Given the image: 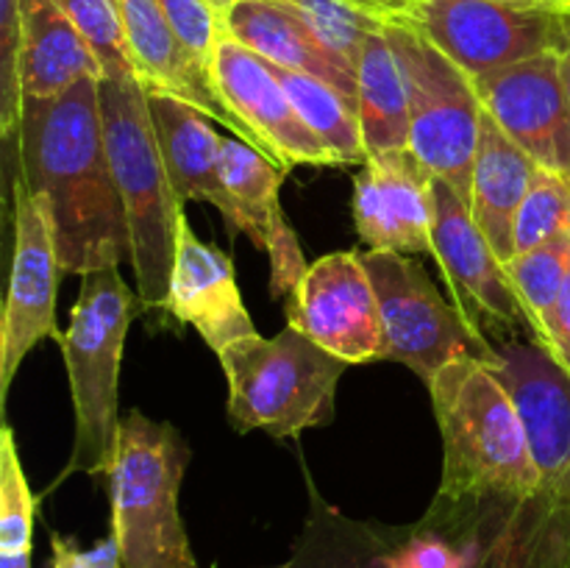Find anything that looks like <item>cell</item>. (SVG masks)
<instances>
[{
    "instance_id": "obj_5",
    "label": "cell",
    "mask_w": 570,
    "mask_h": 568,
    "mask_svg": "<svg viewBox=\"0 0 570 568\" xmlns=\"http://www.w3.org/2000/svg\"><path fill=\"white\" fill-rule=\"evenodd\" d=\"M137 301L139 295H134L120 276V267H104L81 276V293L61 340L76 410V440L70 460L53 484L72 473L109 477L120 429L117 379L128 326L137 315Z\"/></svg>"
},
{
    "instance_id": "obj_35",
    "label": "cell",
    "mask_w": 570,
    "mask_h": 568,
    "mask_svg": "<svg viewBox=\"0 0 570 568\" xmlns=\"http://www.w3.org/2000/svg\"><path fill=\"white\" fill-rule=\"evenodd\" d=\"M262 251L271 259V293L276 298H289L298 290L301 278L306 276L309 265H306L304 251H301L298 234L287 223L284 212H278L273 217L271 228H267L265 248Z\"/></svg>"
},
{
    "instance_id": "obj_26",
    "label": "cell",
    "mask_w": 570,
    "mask_h": 568,
    "mask_svg": "<svg viewBox=\"0 0 570 568\" xmlns=\"http://www.w3.org/2000/svg\"><path fill=\"white\" fill-rule=\"evenodd\" d=\"M271 67L282 81L284 92L293 100L301 120L323 139L337 165H365L367 150L365 139H362L360 109H356L354 100H348L340 89L321 81V78L287 70V67Z\"/></svg>"
},
{
    "instance_id": "obj_20",
    "label": "cell",
    "mask_w": 570,
    "mask_h": 568,
    "mask_svg": "<svg viewBox=\"0 0 570 568\" xmlns=\"http://www.w3.org/2000/svg\"><path fill=\"white\" fill-rule=\"evenodd\" d=\"M120 9L122 28H126L128 48H131L134 70L148 92H167L187 100L195 109L204 111L223 128L237 134L256 150L267 156L265 145L254 131L228 109L226 100L217 95L215 81L206 76L204 67L184 50L178 37L173 33L159 0H115ZM271 159V156H267Z\"/></svg>"
},
{
    "instance_id": "obj_14",
    "label": "cell",
    "mask_w": 570,
    "mask_h": 568,
    "mask_svg": "<svg viewBox=\"0 0 570 568\" xmlns=\"http://www.w3.org/2000/svg\"><path fill=\"white\" fill-rule=\"evenodd\" d=\"M432 256L473 326L482 329V321H488L499 332L512 334L529 329L507 265L476 226L465 200L443 178H432Z\"/></svg>"
},
{
    "instance_id": "obj_28",
    "label": "cell",
    "mask_w": 570,
    "mask_h": 568,
    "mask_svg": "<svg viewBox=\"0 0 570 568\" xmlns=\"http://www.w3.org/2000/svg\"><path fill=\"white\" fill-rule=\"evenodd\" d=\"M570 265V237L554 239L549 245L529 251L507 262V273L512 278L518 301L527 312L529 329L534 343L549 351L551 321H554L557 301H560L562 284H566Z\"/></svg>"
},
{
    "instance_id": "obj_11",
    "label": "cell",
    "mask_w": 570,
    "mask_h": 568,
    "mask_svg": "<svg viewBox=\"0 0 570 568\" xmlns=\"http://www.w3.org/2000/svg\"><path fill=\"white\" fill-rule=\"evenodd\" d=\"M59 254L53 243L50 212L39 195L14 182V251H11L9 295L0 323V399H6L17 368L45 337L65 340L56 326Z\"/></svg>"
},
{
    "instance_id": "obj_30",
    "label": "cell",
    "mask_w": 570,
    "mask_h": 568,
    "mask_svg": "<svg viewBox=\"0 0 570 568\" xmlns=\"http://www.w3.org/2000/svg\"><path fill=\"white\" fill-rule=\"evenodd\" d=\"M293 9L326 48L356 70L365 39L384 26V17L360 9L351 0H276Z\"/></svg>"
},
{
    "instance_id": "obj_8",
    "label": "cell",
    "mask_w": 570,
    "mask_h": 568,
    "mask_svg": "<svg viewBox=\"0 0 570 568\" xmlns=\"http://www.w3.org/2000/svg\"><path fill=\"white\" fill-rule=\"evenodd\" d=\"M384 31L410 98V150L468 204L482 128V100L473 78L404 17L384 20Z\"/></svg>"
},
{
    "instance_id": "obj_17",
    "label": "cell",
    "mask_w": 570,
    "mask_h": 568,
    "mask_svg": "<svg viewBox=\"0 0 570 568\" xmlns=\"http://www.w3.org/2000/svg\"><path fill=\"white\" fill-rule=\"evenodd\" d=\"M432 173L406 150L367 156L354 176V226L373 251L432 254Z\"/></svg>"
},
{
    "instance_id": "obj_37",
    "label": "cell",
    "mask_w": 570,
    "mask_h": 568,
    "mask_svg": "<svg viewBox=\"0 0 570 568\" xmlns=\"http://www.w3.org/2000/svg\"><path fill=\"white\" fill-rule=\"evenodd\" d=\"M549 354L570 373V265H568L566 284H562L560 301H557L554 321H551Z\"/></svg>"
},
{
    "instance_id": "obj_42",
    "label": "cell",
    "mask_w": 570,
    "mask_h": 568,
    "mask_svg": "<svg viewBox=\"0 0 570 568\" xmlns=\"http://www.w3.org/2000/svg\"><path fill=\"white\" fill-rule=\"evenodd\" d=\"M412 3V0H410ZM523 3H560V0H523Z\"/></svg>"
},
{
    "instance_id": "obj_27",
    "label": "cell",
    "mask_w": 570,
    "mask_h": 568,
    "mask_svg": "<svg viewBox=\"0 0 570 568\" xmlns=\"http://www.w3.org/2000/svg\"><path fill=\"white\" fill-rule=\"evenodd\" d=\"M220 176L228 195L237 204L239 232H245L259 248H265L273 217L284 212L278 204V189H282L287 170L267 159L245 139L226 137L220 154Z\"/></svg>"
},
{
    "instance_id": "obj_38",
    "label": "cell",
    "mask_w": 570,
    "mask_h": 568,
    "mask_svg": "<svg viewBox=\"0 0 570 568\" xmlns=\"http://www.w3.org/2000/svg\"><path fill=\"white\" fill-rule=\"evenodd\" d=\"M354 6H360V9L371 11V14H379L384 17V20H390V17L401 14V11L410 6V0H351Z\"/></svg>"
},
{
    "instance_id": "obj_25",
    "label": "cell",
    "mask_w": 570,
    "mask_h": 568,
    "mask_svg": "<svg viewBox=\"0 0 570 568\" xmlns=\"http://www.w3.org/2000/svg\"><path fill=\"white\" fill-rule=\"evenodd\" d=\"M356 109L367 156L410 148V98L384 26L365 39L356 61Z\"/></svg>"
},
{
    "instance_id": "obj_40",
    "label": "cell",
    "mask_w": 570,
    "mask_h": 568,
    "mask_svg": "<svg viewBox=\"0 0 570 568\" xmlns=\"http://www.w3.org/2000/svg\"><path fill=\"white\" fill-rule=\"evenodd\" d=\"M566 76H568V92H570V50L566 53Z\"/></svg>"
},
{
    "instance_id": "obj_6",
    "label": "cell",
    "mask_w": 570,
    "mask_h": 568,
    "mask_svg": "<svg viewBox=\"0 0 570 568\" xmlns=\"http://www.w3.org/2000/svg\"><path fill=\"white\" fill-rule=\"evenodd\" d=\"M217 360L228 382V423L278 440L334 421L337 384L351 365L293 326L271 340H237Z\"/></svg>"
},
{
    "instance_id": "obj_2",
    "label": "cell",
    "mask_w": 570,
    "mask_h": 568,
    "mask_svg": "<svg viewBox=\"0 0 570 568\" xmlns=\"http://www.w3.org/2000/svg\"><path fill=\"white\" fill-rule=\"evenodd\" d=\"M100 120L117 189L122 195L131 239L134 282L145 310H167L178 223L184 200L178 198L161 159L159 137L148 109V89L139 78H100Z\"/></svg>"
},
{
    "instance_id": "obj_23",
    "label": "cell",
    "mask_w": 570,
    "mask_h": 568,
    "mask_svg": "<svg viewBox=\"0 0 570 568\" xmlns=\"http://www.w3.org/2000/svg\"><path fill=\"white\" fill-rule=\"evenodd\" d=\"M534 170H538V161L521 145L512 143L504 128L482 109L468 209L504 265L515 256L512 232H515L518 209L527 198Z\"/></svg>"
},
{
    "instance_id": "obj_3",
    "label": "cell",
    "mask_w": 570,
    "mask_h": 568,
    "mask_svg": "<svg viewBox=\"0 0 570 568\" xmlns=\"http://www.w3.org/2000/svg\"><path fill=\"white\" fill-rule=\"evenodd\" d=\"M429 393L443 438L438 493H527L543 482L521 415L488 362H449L429 382Z\"/></svg>"
},
{
    "instance_id": "obj_32",
    "label": "cell",
    "mask_w": 570,
    "mask_h": 568,
    "mask_svg": "<svg viewBox=\"0 0 570 568\" xmlns=\"http://www.w3.org/2000/svg\"><path fill=\"white\" fill-rule=\"evenodd\" d=\"M39 499L28 488L11 427L0 432V546H31Z\"/></svg>"
},
{
    "instance_id": "obj_16",
    "label": "cell",
    "mask_w": 570,
    "mask_h": 568,
    "mask_svg": "<svg viewBox=\"0 0 570 568\" xmlns=\"http://www.w3.org/2000/svg\"><path fill=\"white\" fill-rule=\"evenodd\" d=\"M212 78L228 109L259 137L267 156L284 170L289 173L298 165H337L323 139L301 120L271 61L228 33L217 45Z\"/></svg>"
},
{
    "instance_id": "obj_41",
    "label": "cell",
    "mask_w": 570,
    "mask_h": 568,
    "mask_svg": "<svg viewBox=\"0 0 570 568\" xmlns=\"http://www.w3.org/2000/svg\"><path fill=\"white\" fill-rule=\"evenodd\" d=\"M212 3H217L223 9V14H226V9H228V3H232V0H212Z\"/></svg>"
},
{
    "instance_id": "obj_36",
    "label": "cell",
    "mask_w": 570,
    "mask_h": 568,
    "mask_svg": "<svg viewBox=\"0 0 570 568\" xmlns=\"http://www.w3.org/2000/svg\"><path fill=\"white\" fill-rule=\"evenodd\" d=\"M48 568H122L120 543L115 535H106L89 549H81L76 538L50 532V566Z\"/></svg>"
},
{
    "instance_id": "obj_13",
    "label": "cell",
    "mask_w": 570,
    "mask_h": 568,
    "mask_svg": "<svg viewBox=\"0 0 570 568\" xmlns=\"http://www.w3.org/2000/svg\"><path fill=\"white\" fill-rule=\"evenodd\" d=\"M482 109L538 167L570 184V92L566 53H543L473 78Z\"/></svg>"
},
{
    "instance_id": "obj_15",
    "label": "cell",
    "mask_w": 570,
    "mask_h": 568,
    "mask_svg": "<svg viewBox=\"0 0 570 568\" xmlns=\"http://www.w3.org/2000/svg\"><path fill=\"white\" fill-rule=\"evenodd\" d=\"M309 510L287 560L262 568H454L443 546L417 529L356 521L323 499L306 473Z\"/></svg>"
},
{
    "instance_id": "obj_39",
    "label": "cell",
    "mask_w": 570,
    "mask_h": 568,
    "mask_svg": "<svg viewBox=\"0 0 570 568\" xmlns=\"http://www.w3.org/2000/svg\"><path fill=\"white\" fill-rule=\"evenodd\" d=\"M0 568H31V546H0Z\"/></svg>"
},
{
    "instance_id": "obj_12",
    "label": "cell",
    "mask_w": 570,
    "mask_h": 568,
    "mask_svg": "<svg viewBox=\"0 0 570 568\" xmlns=\"http://www.w3.org/2000/svg\"><path fill=\"white\" fill-rule=\"evenodd\" d=\"M284 317L351 365L379 360L382 312L360 251H334L312 262L298 290L284 298Z\"/></svg>"
},
{
    "instance_id": "obj_24",
    "label": "cell",
    "mask_w": 570,
    "mask_h": 568,
    "mask_svg": "<svg viewBox=\"0 0 570 568\" xmlns=\"http://www.w3.org/2000/svg\"><path fill=\"white\" fill-rule=\"evenodd\" d=\"M20 9L22 100L53 98L83 78H106L95 50L78 33L70 17L56 6V0H20Z\"/></svg>"
},
{
    "instance_id": "obj_4",
    "label": "cell",
    "mask_w": 570,
    "mask_h": 568,
    "mask_svg": "<svg viewBox=\"0 0 570 568\" xmlns=\"http://www.w3.org/2000/svg\"><path fill=\"white\" fill-rule=\"evenodd\" d=\"M187 462L189 445L173 423L139 410L120 418L106 482L122 568H200L178 510Z\"/></svg>"
},
{
    "instance_id": "obj_7",
    "label": "cell",
    "mask_w": 570,
    "mask_h": 568,
    "mask_svg": "<svg viewBox=\"0 0 570 568\" xmlns=\"http://www.w3.org/2000/svg\"><path fill=\"white\" fill-rule=\"evenodd\" d=\"M417 521L449 546L456 568H570V484L438 493Z\"/></svg>"
},
{
    "instance_id": "obj_43",
    "label": "cell",
    "mask_w": 570,
    "mask_h": 568,
    "mask_svg": "<svg viewBox=\"0 0 570 568\" xmlns=\"http://www.w3.org/2000/svg\"><path fill=\"white\" fill-rule=\"evenodd\" d=\"M560 6H566V9H570V0H560Z\"/></svg>"
},
{
    "instance_id": "obj_21",
    "label": "cell",
    "mask_w": 570,
    "mask_h": 568,
    "mask_svg": "<svg viewBox=\"0 0 570 568\" xmlns=\"http://www.w3.org/2000/svg\"><path fill=\"white\" fill-rule=\"evenodd\" d=\"M148 109L156 137H159L161 159H165L178 198L212 204L239 232L237 204L220 176V154L226 137L212 128V117L167 92H148Z\"/></svg>"
},
{
    "instance_id": "obj_10",
    "label": "cell",
    "mask_w": 570,
    "mask_h": 568,
    "mask_svg": "<svg viewBox=\"0 0 570 568\" xmlns=\"http://www.w3.org/2000/svg\"><path fill=\"white\" fill-rule=\"evenodd\" d=\"M399 17L471 78L570 50V9L523 0H412Z\"/></svg>"
},
{
    "instance_id": "obj_22",
    "label": "cell",
    "mask_w": 570,
    "mask_h": 568,
    "mask_svg": "<svg viewBox=\"0 0 570 568\" xmlns=\"http://www.w3.org/2000/svg\"><path fill=\"white\" fill-rule=\"evenodd\" d=\"M223 26L228 37L271 65L321 78L356 104L354 67L326 48L287 6L276 0H232L223 14Z\"/></svg>"
},
{
    "instance_id": "obj_33",
    "label": "cell",
    "mask_w": 570,
    "mask_h": 568,
    "mask_svg": "<svg viewBox=\"0 0 570 568\" xmlns=\"http://www.w3.org/2000/svg\"><path fill=\"white\" fill-rule=\"evenodd\" d=\"M161 11H165L167 22H170L173 33L178 42L184 45L189 56L198 61L212 78V65H215V53L220 39L226 37V26H223V9L212 0H159ZM215 81V78H212Z\"/></svg>"
},
{
    "instance_id": "obj_9",
    "label": "cell",
    "mask_w": 570,
    "mask_h": 568,
    "mask_svg": "<svg viewBox=\"0 0 570 568\" xmlns=\"http://www.w3.org/2000/svg\"><path fill=\"white\" fill-rule=\"evenodd\" d=\"M382 312L379 360L401 362L429 388L440 368L454 360L493 362L495 345L465 312L443 298L421 262L399 251H360Z\"/></svg>"
},
{
    "instance_id": "obj_29",
    "label": "cell",
    "mask_w": 570,
    "mask_h": 568,
    "mask_svg": "<svg viewBox=\"0 0 570 568\" xmlns=\"http://www.w3.org/2000/svg\"><path fill=\"white\" fill-rule=\"evenodd\" d=\"M562 237H570V184L557 173L538 167L515 217V256Z\"/></svg>"
},
{
    "instance_id": "obj_19",
    "label": "cell",
    "mask_w": 570,
    "mask_h": 568,
    "mask_svg": "<svg viewBox=\"0 0 570 568\" xmlns=\"http://www.w3.org/2000/svg\"><path fill=\"white\" fill-rule=\"evenodd\" d=\"M165 312H170L178 323L193 326L215 354L237 340L259 334L239 295L232 256L198 239L187 215L178 223L176 262Z\"/></svg>"
},
{
    "instance_id": "obj_34",
    "label": "cell",
    "mask_w": 570,
    "mask_h": 568,
    "mask_svg": "<svg viewBox=\"0 0 570 568\" xmlns=\"http://www.w3.org/2000/svg\"><path fill=\"white\" fill-rule=\"evenodd\" d=\"M22 9L20 0H0V134L11 139L20 134L22 84Z\"/></svg>"
},
{
    "instance_id": "obj_18",
    "label": "cell",
    "mask_w": 570,
    "mask_h": 568,
    "mask_svg": "<svg viewBox=\"0 0 570 568\" xmlns=\"http://www.w3.org/2000/svg\"><path fill=\"white\" fill-rule=\"evenodd\" d=\"M490 371L515 404L540 479L570 484V373L543 345L507 340Z\"/></svg>"
},
{
    "instance_id": "obj_31",
    "label": "cell",
    "mask_w": 570,
    "mask_h": 568,
    "mask_svg": "<svg viewBox=\"0 0 570 568\" xmlns=\"http://www.w3.org/2000/svg\"><path fill=\"white\" fill-rule=\"evenodd\" d=\"M56 6L70 17L78 33L95 50L106 78H115V81L137 78L126 28H122V17L115 0H56Z\"/></svg>"
},
{
    "instance_id": "obj_1",
    "label": "cell",
    "mask_w": 570,
    "mask_h": 568,
    "mask_svg": "<svg viewBox=\"0 0 570 568\" xmlns=\"http://www.w3.org/2000/svg\"><path fill=\"white\" fill-rule=\"evenodd\" d=\"M98 84L83 78L53 98H26L17 134V178L48 204L61 273L76 276L117 267L131 256Z\"/></svg>"
}]
</instances>
